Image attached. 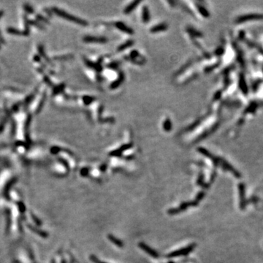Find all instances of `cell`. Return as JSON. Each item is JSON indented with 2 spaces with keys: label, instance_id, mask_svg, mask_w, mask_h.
<instances>
[{
  "label": "cell",
  "instance_id": "6da1fadb",
  "mask_svg": "<svg viewBox=\"0 0 263 263\" xmlns=\"http://www.w3.org/2000/svg\"><path fill=\"white\" fill-rule=\"evenodd\" d=\"M51 10H52L53 13L56 14L57 16H60V17H61L62 18L66 19V20H70V21H73L74 22V23H78V24L82 25V26H86V25H87V23H86L85 20H81V19L75 17V16H72V15L67 13V12L60 10V9L57 8V7H53Z\"/></svg>",
  "mask_w": 263,
  "mask_h": 263
},
{
  "label": "cell",
  "instance_id": "7a4b0ae2",
  "mask_svg": "<svg viewBox=\"0 0 263 263\" xmlns=\"http://www.w3.org/2000/svg\"><path fill=\"white\" fill-rule=\"evenodd\" d=\"M259 19H263V15L261 14H248L242 16L238 18L236 20L237 23H242V22L248 21L251 20H259Z\"/></svg>",
  "mask_w": 263,
  "mask_h": 263
},
{
  "label": "cell",
  "instance_id": "3957f363",
  "mask_svg": "<svg viewBox=\"0 0 263 263\" xmlns=\"http://www.w3.org/2000/svg\"><path fill=\"white\" fill-rule=\"evenodd\" d=\"M32 117L31 114H29L26 118V122L24 124V135L25 139L27 141V142H31V137H30V126L31 122H32Z\"/></svg>",
  "mask_w": 263,
  "mask_h": 263
},
{
  "label": "cell",
  "instance_id": "277c9868",
  "mask_svg": "<svg viewBox=\"0 0 263 263\" xmlns=\"http://www.w3.org/2000/svg\"><path fill=\"white\" fill-rule=\"evenodd\" d=\"M194 248H195V245H191V246H189V247L180 249V250L176 251V252H173V253L170 254V255H169V257H176L181 256V255H188L189 252H192V251L193 250Z\"/></svg>",
  "mask_w": 263,
  "mask_h": 263
},
{
  "label": "cell",
  "instance_id": "5b68a950",
  "mask_svg": "<svg viewBox=\"0 0 263 263\" xmlns=\"http://www.w3.org/2000/svg\"><path fill=\"white\" fill-rule=\"evenodd\" d=\"M197 204V202H185V203L182 204V205H181V206L179 207L178 208H177V209H175V210H171V211H169V213H170V214H177V213L180 212V211H183V210H185L186 208H188V207L193 206V205H196Z\"/></svg>",
  "mask_w": 263,
  "mask_h": 263
},
{
  "label": "cell",
  "instance_id": "8992f818",
  "mask_svg": "<svg viewBox=\"0 0 263 263\" xmlns=\"http://www.w3.org/2000/svg\"><path fill=\"white\" fill-rule=\"evenodd\" d=\"M139 245H140V247L141 249H143L145 252H147V253H148V255H151V256L154 257H155V258H157L159 257L158 254H157L155 251L153 250L152 249H151L149 246H147V245L144 244V243H140Z\"/></svg>",
  "mask_w": 263,
  "mask_h": 263
},
{
  "label": "cell",
  "instance_id": "52a82bcc",
  "mask_svg": "<svg viewBox=\"0 0 263 263\" xmlns=\"http://www.w3.org/2000/svg\"><path fill=\"white\" fill-rule=\"evenodd\" d=\"M38 52L39 53V54H40L41 56H42V58H43L44 59H45V61H46L48 63V64H51V65H53V64H54L52 63V61H51V60L49 58H48V56L46 55V54H45V51H44V48H43V46H42V45H39V46H38Z\"/></svg>",
  "mask_w": 263,
  "mask_h": 263
},
{
  "label": "cell",
  "instance_id": "ba28073f",
  "mask_svg": "<svg viewBox=\"0 0 263 263\" xmlns=\"http://www.w3.org/2000/svg\"><path fill=\"white\" fill-rule=\"evenodd\" d=\"M47 99L46 93H45V92H44L43 94H42V97H41L40 101H39V104H38V106L37 107L36 112H35V114H39V113H40L41 110H42V108H43L44 104H45V99Z\"/></svg>",
  "mask_w": 263,
  "mask_h": 263
},
{
  "label": "cell",
  "instance_id": "9c48e42d",
  "mask_svg": "<svg viewBox=\"0 0 263 263\" xmlns=\"http://www.w3.org/2000/svg\"><path fill=\"white\" fill-rule=\"evenodd\" d=\"M29 20H30L28 19L27 16L24 15L23 16V22H24L25 29L23 30V32H24L26 36H28L29 35V33H30V22H29Z\"/></svg>",
  "mask_w": 263,
  "mask_h": 263
},
{
  "label": "cell",
  "instance_id": "30bf717a",
  "mask_svg": "<svg viewBox=\"0 0 263 263\" xmlns=\"http://www.w3.org/2000/svg\"><path fill=\"white\" fill-rule=\"evenodd\" d=\"M7 31L8 33L13 34V35H18V36H26V35H25V33L23 31H20V30H19V29H14V28L9 27L8 29H7Z\"/></svg>",
  "mask_w": 263,
  "mask_h": 263
},
{
  "label": "cell",
  "instance_id": "8fae6325",
  "mask_svg": "<svg viewBox=\"0 0 263 263\" xmlns=\"http://www.w3.org/2000/svg\"><path fill=\"white\" fill-rule=\"evenodd\" d=\"M37 91H36V92H33V93H32V94H30V95H29V96H28L27 97H26V99H25V101H24V105H25V106H28V105H29V104L30 103V102H32V100H33L34 97H35V95H36V94H37Z\"/></svg>",
  "mask_w": 263,
  "mask_h": 263
},
{
  "label": "cell",
  "instance_id": "7c38bea8",
  "mask_svg": "<svg viewBox=\"0 0 263 263\" xmlns=\"http://www.w3.org/2000/svg\"><path fill=\"white\" fill-rule=\"evenodd\" d=\"M108 238H109L110 240H111V242H113V243H114V244H116V246H119V247H121V246H122L123 243H121V242L120 241V240H118V239H116L115 237H114V236H108Z\"/></svg>",
  "mask_w": 263,
  "mask_h": 263
},
{
  "label": "cell",
  "instance_id": "4fadbf2b",
  "mask_svg": "<svg viewBox=\"0 0 263 263\" xmlns=\"http://www.w3.org/2000/svg\"><path fill=\"white\" fill-rule=\"evenodd\" d=\"M29 22H30V25H33V26H36V27H37L38 29H41V30L45 29V28L38 21H36V20H29Z\"/></svg>",
  "mask_w": 263,
  "mask_h": 263
},
{
  "label": "cell",
  "instance_id": "5bb4252c",
  "mask_svg": "<svg viewBox=\"0 0 263 263\" xmlns=\"http://www.w3.org/2000/svg\"><path fill=\"white\" fill-rule=\"evenodd\" d=\"M36 18H37V20H39V21L43 22V23H48V24H49V23H50L49 20H48V19H47V18H45V17H44V16H41V15H37Z\"/></svg>",
  "mask_w": 263,
  "mask_h": 263
},
{
  "label": "cell",
  "instance_id": "9a60e30c",
  "mask_svg": "<svg viewBox=\"0 0 263 263\" xmlns=\"http://www.w3.org/2000/svg\"><path fill=\"white\" fill-rule=\"evenodd\" d=\"M240 87H241L242 91H243L244 93H246L245 94H246V93H247V88H246V83H245L243 78H241L240 80Z\"/></svg>",
  "mask_w": 263,
  "mask_h": 263
},
{
  "label": "cell",
  "instance_id": "2e32d148",
  "mask_svg": "<svg viewBox=\"0 0 263 263\" xmlns=\"http://www.w3.org/2000/svg\"><path fill=\"white\" fill-rule=\"evenodd\" d=\"M23 8H24V10H26V12H27V13H33V12H34V10H33V8H32V7H31L30 5H29V4H24L23 5Z\"/></svg>",
  "mask_w": 263,
  "mask_h": 263
},
{
  "label": "cell",
  "instance_id": "e0dca14e",
  "mask_svg": "<svg viewBox=\"0 0 263 263\" xmlns=\"http://www.w3.org/2000/svg\"><path fill=\"white\" fill-rule=\"evenodd\" d=\"M16 134V124L14 120H13V123H12L11 126V135L13 137H14Z\"/></svg>",
  "mask_w": 263,
  "mask_h": 263
},
{
  "label": "cell",
  "instance_id": "ac0fdd59",
  "mask_svg": "<svg viewBox=\"0 0 263 263\" xmlns=\"http://www.w3.org/2000/svg\"><path fill=\"white\" fill-rule=\"evenodd\" d=\"M63 89H64V84L59 85V86H58L57 87L54 88V94H58L59 92H61V91L63 90Z\"/></svg>",
  "mask_w": 263,
  "mask_h": 263
},
{
  "label": "cell",
  "instance_id": "d6986e66",
  "mask_svg": "<svg viewBox=\"0 0 263 263\" xmlns=\"http://www.w3.org/2000/svg\"><path fill=\"white\" fill-rule=\"evenodd\" d=\"M164 29H165L164 26H156V27H154V29H153V30H151V31H152L153 32H159V31L164 30Z\"/></svg>",
  "mask_w": 263,
  "mask_h": 263
},
{
  "label": "cell",
  "instance_id": "ffe728a7",
  "mask_svg": "<svg viewBox=\"0 0 263 263\" xmlns=\"http://www.w3.org/2000/svg\"><path fill=\"white\" fill-rule=\"evenodd\" d=\"M44 80H45V82L48 85V86H54V84H53V83L51 82V80H50L49 78H48L47 75H44Z\"/></svg>",
  "mask_w": 263,
  "mask_h": 263
},
{
  "label": "cell",
  "instance_id": "44dd1931",
  "mask_svg": "<svg viewBox=\"0 0 263 263\" xmlns=\"http://www.w3.org/2000/svg\"><path fill=\"white\" fill-rule=\"evenodd\" d=\"M138 3V1H135V2H132V4H131V5H130L128 7H127V9H126V13H130V11H131L132 10V9H133L134 8V7H135V5H136Z\"/></svg>",
  "mask_w": 263,
  "mask_h": 263
},
{
  "label": "cell",
  "instance_id": "7402d4cb",
  "mask_svg": "<svg viewBox=\"0 0 263 263\" xmlns=\"http://www.w3.org/2000/svg\"><path fill=\"white\" fill-rule=\"evenodd\" d=\"M0 44H6V42L5 40H4V37L1 36V32H0Z\"/></svg>",
  "mask_w": 263,
  "mask_h": 263
},
{
  "label": "cell",
  "instance_id": "603a6c76",
  "mask_svg": "<svg viewBox=\"0 0 263 263\" xmlns=\"http://www.w3.org/2000/svg\"><path fill=\"white\" fill-rule=\"evenodd\" d=\"M34 59H35V61H40V59H39V57L38 56H35V57H34Z\"/></svg>",
  "mask_w": 263,
  "mask_h": 263
},
{
  "label": "cell",
  "instance_id": "cb8c5ba5",
  "mask_svg": "<svg viewBox=\"0 0 263 263\" xmlns=\"http://www.w3.org/2000/svg\"><path fill=\"white\" fill-rule=\"evenodd\" d=\"M92 259H93L94 262H96V263H104V262H99V261L97 259H96V258H95V257H94V258H93V257H92Z\"/></svg>",
  "mask_w": 263,
  "mask_h": 263
},
{
  "label": "cell",
  "instance_id": "d4e9b609",
  "mask_svg": "<svg viewBox=\"0 0 263 263\" xmlns=\"http://www.w3.org/2000/svg\"><path fill=\"white\" fill-rule=\"evenodd\" d=\"M3 15H4V11H3V10H0V19L1 18V17L3 16Z\"/></svg>",
  "mask_w": 263,
  "mask_h": 263
},
{
  "label": "cell",
  "instance_id": "484cf974",
  "mask_svg": "<svg viewBox=\"0 0 263 263\" xmlns=\"http://www.w3.org/2000/svg\"><path fill=\"white\" fill-rule=\"evenodd\" d=\"M0 50H1V44H0Z\"/></svg>",
  "mask_w": 263,
  "mask_h": 263
}]
</instances>
